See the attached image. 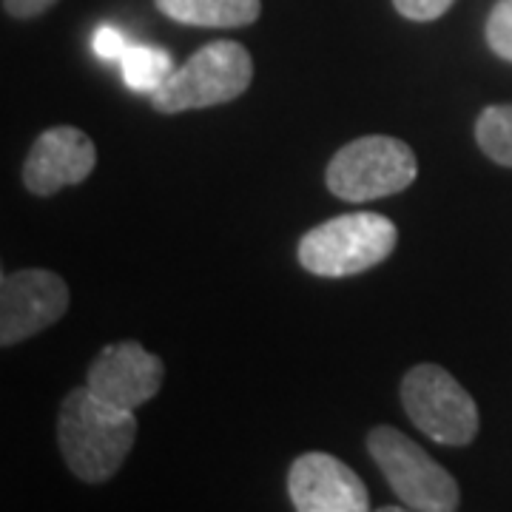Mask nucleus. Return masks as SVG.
Wrapping results in <instances>:
<instances>
[{"instance_id":"11","label":"nucleus","mask_w":512,"mask_h":512,"mask_svg":"<svg viewBox=\"0 0 512 512\" xmlns=\"http://www.w3.org/2000/svg\"><path fill=\"white\" fill-rule=\"evenodd\" d=\"M154 3L174 23L202 26V29L251 26L262 12L259 0H154Z\"/></svg>"},{"instance_id":"10","label":"nucleus","mask_w":512,"mask_h":512,"mask_svg":"<svg viewBox=\"0 0 512 512\" xmlns=\"http://www.w3.org/2000/svg\"><path fill=\"white\" fill-rule=\"evenodd\" d=\"M97 165L92 137L80 128L55 126L43 131L23 163V185L37 197H52L66 185H80Z\"/></svg>"},{"instance_id":"9","label":"nucleus","mask_w":512,"mask_h":512,"mask_svg":"<svg viewBox=\"0 0 512 512\" xmlns=\"http://www.w3.org/2000/svg\"><path fill=\"white\" fill-rule=\"evenodd\" d=\"M288 495L299 512H365L370 495L362 478L330 453H305L288 470Z\"/></svg>"},{"instance_id":"4","label":"nucleus","mask_w":512,"mask_h":512,"mask_svg":"<svg viewBox=\"0 0 512 512\" xmlns=\"http://www.w3.org/2000/svg\"><path fill=\"white\" fill-rule=\"evenodd\" d=\"M419 160L404 140L367 134L336 151L328 165V188L348 202L393 197L416 183Z\"/></svg>"},{"instance_id":"17","label":"nucleus","mask_w":512,"mask_h":512,"mask_svg":"<svg viewBox=\"0 0 512 512\" xmlns=\"http://www.w3.org/2000/svg\"><path fill=\"white\" fill-rule=\"evenodd\" d=\"M57 0H3V12L18 20H29L52 9Z\"/></svg>"},{"instance_id":"1","label":"nucleus","mask_w":512,"mask_h":512,"mask_svg":"<svg viewBox=\"0 0 512 512\" xmlns=\"http://www.w3.org/2000/svg\"><path fill=\"white\" fill-rule=\"evenodd\" d=\"M137 439L134 410L100 399L94 390L74 387L57 416V444L66 467L86 484L109 481Z\"/></svg>"},{"instance_id":"6","label":"nucleus","mask_w":512,"mask_h":512,"mask_svg":"<svg viewBox=\"0 0 512 512\" xmlns=\"http://www.w3.org/2000/svg\"><path fill=\"white\" fill-rule=\"evenodd\" d=\"M402 404L427 439L447 447H467L476 439V402L441 365L410 367L402 379Z\"/></svg>"},{"instance_id":"5","label":"nucleus","mask_w":512,"mask_h":512,"mask_svg":"<svg viewBox=\"0 0 512 512\" xmlns=\"http://www.w3.org/2000/svg\"><path fill=\"white\" fill-rule=\"evenodd\" d=\"M367 453L387 478L390 490L407 510L453 512L461 504L456 478L439 461L427 456L419 444L396 427H376L367 436Z\"/></svg>"},{"instance_id":"3","label":"nucleus","mask_w":512,"mask_h":512,"mask_svg":"<svg viewBox=\"0 0 512 512\" xmlns=\"http://www.w3.org/2000/svg\"><path fill=\"white\" fill-rule=\"evenodd\" d=\"M254 80V60L234 40H214L168 74L163 86L151 94V106L163 114L208 109L237 100Z\"/></svg>"},{"instance_id":"15","label":"nucleus","mask_w":512,"mask_h":512,"mask_svg":"<svg viewBox=\"0 0 512 512\" xmlns=\"http://www.w3.org/2000/svg\"><path fill=\"white\" fill-rule=\"evenodd\" d=\"M92 49L100 60L120 63L126 57L128 49H131V40L120 29H114V26H100L92 37Z\"/></svg>"},{"instance_id":"7","label":"nucleus","mask_w":512,"mask_h":512,"mask_svg":"<svg viewBox=\"0 0 512 512\" xmlns=\"http://www.w3.org/2000/svg\"><path fill=\"white\" fill-rule=\"evenodd\" d=\"M69 311V288L52 271L26 268L0 279V345L12 348L52 328Z\"/></svg>"},{"instance_id":"14","label":"nucleus","mask_w":512,"mask_h":512,"mask_svg":"<svg viewBox=\"0 0 512 512\" xmlns=\"http://www.w3.org/2000/svg\"><path fill=\"white\" fill-rule=\"evenodd\" d=\"M487 43L501 60L512 63V0H498L487 18Z\"/></svg>"},{"instance_id":"8","label":"nucleus","mask_w":512,"mask_h":512,"mask_svg":"<svg viewBox=\"0 0 512 512\" xmlns=\"http://www.w3.org/2000/svg\"><path fill=\"white\" fill-rule=\"evenodd\" d=\"M165 365L157 353H148L140 342H114L94 356L86 384L100 399L134 410L160 393Z\"/></svg>"},{"instance_id":"13","label":"nucleus","mask_w":512,"mask_h":512,"mask_svg":"<svg viewBox=\"0 0 512 512\" xmlns=\"http://www.w3.org/2000/svg\"><path fill=\"white\" fill-rule=\"evenodd\" d=\"M476 143L495 165L512 168V106H490L478 114Z\"/></svg>"},{"instance_id":"12","label":"nucleus","mask_w":512,"mask_h":512,"mask_svg":"<svg viewBox=\"0 0 512 512\" xmlns=\"http://www.w3.org/2000/svg\"><path fill=\"white\" fill-rule=\"evenodd\" d=\"M123 69V83L131 92L154 94L168 74L174 72V60L160 46H143V43H131L126 57L120 60Z\"/></svg>"},{"instance_id":"2","label":"nucleus","mask_w":512,"mask_h":512,"mask_svg":"<svg viewBox=\"0 0 512 512\" xmlns=\"http://www.w3.org/2000/svg\"><path fill=\"white\" fill-rule=\"evenodd\" d=\"M399 228L373 211H353L311 228L299 239V265L313 276H353L396 251Z\"/></svg>"},{"instance_id":"16","label":"nucleus","mask_w":512,"mask_h":512,"mask_svg":"<svg viewBox=\"0 0 512 512\" xmlns=\"http://www.w3.org/2000/svg\"><path fill=\"white\" fill-rule=\"evenodd\" d=\"M456 0H393L396 12L407 20H416V23H430V20H439Z\"/></svg>"}]
</instances>
